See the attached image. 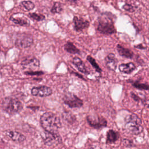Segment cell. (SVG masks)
Segmentation results:
<instances>
[{
	"mask_svg": "<svg viewBox=\"0 0 149 149\" xmlns=\"http://www.w3.org/2000/svg\"><path fill=\"white\" fill-rule=\"evenodd\" d=\"M115 16L110 12L103 13L100 16L95 23V27L98 31L102 34L110 35L116 32L114 26Z\"/></svg>",
	"mask_w": 149,
	"mask_h": 149,
	"instance_id": "6da1fadb",
	"label": "cell"
},
{
	"mask_svg": "<svg viewBox=\"0 0 149 149\" xmlns=\"http://www.w3.org/2000/svg\"><path fill=\"white\" fill-rule=\"evenodd\" d=\"M40 123L44 130L49 133H57L61 127L59 118L51 112H46L41 116Z\"/></svg>",
	"mask_w": 149,
	"mask_h": 149,
	"instance_id": "7a4b0ae2",
	"label": "cell"
},
{
	"mask_svg": "<svg viewBox=\"0 0 149 149\" xmlns=\"http://www.w3.org/2000/svg\"><path fill=\"white\" fill-rule=\"evenodd\" d=\"M141 119L136 114L132 113L126 116L125 119L124 127L125 130L134 135H138L143 130Z\"/></svg>",
	"mask_w": 149,
	"mask_h": 149,
	"instance_id": "3957f363",
	"label": "cell"
},
{
	"mask_svg": "<svg viewBox=\"0 0 149 149\" xmlns=\"http://www.w3.org/2000/svg\"><path fill=\"white\" fill-rule=\"evenodd\" d=\"M2 107L6 113L13 115L21 111L23 109V104L16 98L6 97L2 102Z\"/></svg>",
	"mask_w": 149,
	"mask_h": 149,
	"instance_id": "277c9868",
	"label": "cell"
},
{
	"mask_svg": "<svg viewBox=\"0 0 149 149\" xmlns=\"http://www.w3.org/2000/svg\"><path fill=\"white\" fill-rule=\"evenodd\" d=\"M63 100L66 105L72 108L81 107L83 104V101L80 98L71 93L66 94L63 98Z\"/></svg>",
	"mask_w": 149,
	"mask_h": 149,
	"instance_id": "5b68a950",
	"label": "cell"
},
{
	"mask_svg": "<svg viewBox=\"0 0 149 149\" xmlns=\"http://www.w3.org/2000/svg\"><path fill=\"white\" fill-rule=\"evenodd\" d=\"M41 137L43 139L44 143L45 145L48 146H56L61 142V137L58 133H52L45 131Z\"/></svg>",
	"mask_w": 149,
	"mask_h": 149,
	"instance_id": "8992f818",
	"label": "cell"
},
{
	"mask_svg": "<svg viewBox=\"0 0 149 149\" xmlns=\"http://www.w3.org/2000/svg\"><path fill=\"white\" fill-rule=\"evenodd\" d=\"M88 123L93 127L100 129L107 126V120L102 116L98 115H89L87 118Z\"/></svg>",
	"mask_w": 149,
	"mask_h": 149,
	"instance_id": "52a82bcc",
	"label": "cell"
},
{
	"mask_svg": "<svg viewBox=\"0 0 149 149\" xmlns=\"http://www.w3.org/2000/svg\"><path fill=\"white\" fill-rule=\"evenodd\" d=\"M33 43V38L31 36L22 34L18 37L16 40V45L21 48L30 47Z\"/></svg>",
	"mask_w": 149,
	"mask_h": 149,
	"instance_id": "ba28073f",
	"label": "cell"
},
{
	"mask_svg": "<svg viewBox=\"0 0 149 149\" xmlns=\"http://www.w3.org/2000/svg\"><path fill=\"white\" fill-rule=\"evenodd\" d=\"M31 93L34 96H38L41 97H45L49 96L52 94V89L46 86H40L38 87H34L31 90Z\"/></svg>",
	"mask_w": 149,
	"mask_h": 149,
	"instance_id": "9c48e42d",
	"label": "cell"
},
{
	"mask_svg": "<svg viewBox=\"0 0 149 149\" xmlns=\"http://www.w3.org/2000/svg\"><path fill=\"white\" fill-rule=\"evenodd\" d=\"M73 28L76 31H82L83 30L88 27L90 25L89 22L82 17H78L74 16L73 19Z\"/></svg>",
	"mask_w": 149,
	"mask_h": 149,
	"instance_id": "30bf717a",
	"label": "cell"
},
{
	"mask_svg": "<svg viewBox=\"0 0 149 149\" xmlns=\"http://www.w3.org/2000/svg\"><path fill=\"white\" fill-rule=\"evenodd\" d=\"M22 66L24 69H35L40 66V61L36 57L24 59L22 62Z\"/></svg>",
	"mask_w": 149,
	"mask_h": 149,
	"instance_id": "8fae6325",
	"label": "cell"
},
{
	"mask_svg": "<svg viewBox=\"0 0 149 149\" xmlns=\"http://www.w3.org/2000/svg\"><path fill=\"white\" fill-rule=\"evenodd\" d=\"M105 62L107 67L111 70H115L117 67L118 60L115 55L112 53H109L105 58Z\"/></svg>",
	"mask_w": 149,
	"mask_h": 149,
	"instance_id": "7c38bea8",
	"label": "cell"
},
{
	"mask_svg": "<svg viewBox=\"0 0 149 149\" xmlns=\"http://www.w3.org/2000/svg\"><path fill=\"white\" fill-rule=\"evenodd\" d=\"M6 133L7 136L13 141L17 143H21L26 140V137L23 134L16 131L9 130Z\"/></svg>",
	"mask_w": 149,
	"mask_h": 149,
	"instance_id": "4fadbf2b",
	"label": "cell"
},
{
	"mask_svg": "<svg viewBox=\"0 0 149 149\" xmlns=\"http://www.w3.org/2000/svg\"><path fill=\"white\" fill-rule=\"evenodd\" d=\"M116 49L119 54L122 57L128 59H132L133 57V52L130 49L125 48L120 44L117 45Z\"/></svg>",
	"mask_w": 149,
	"mask_h": 149,
	"instance_id": "5bb4252c",
	"label": "cell"
},
{
	"mask_svg": "<svg viewBox=\"0 0 149 149\" xmlns=\"http://www.w3.org/2000/svg\"><path fill=\"white\" fill-rule=\"evenodd\" d=\"M73 65L77 68V69L81 73H84V74H88L89 72L87 70L84 62L82 61V60L79 58V57H74L73 59Z\"/></svg>",
	"mask_w": 149,
	"mask_h": 149,
	"instance_id": "9a60e30c",
	"label": "cell"
},
{
	"mask_svg": "<svg viewBox=\"0 0 149 149\" xmlns=\"http://www.w3.org/2000/svg\"><path fill=\"white\" fill-rule=\"evenodd\" d=\"M118 68L120 72L130 74L136 69V67L133 62H128L127 63H122L119 65Z\"/></svg>",
	"mask_w": 149,
	"mask_h": 149,
	"instance_id": "2e32d148",
	"label": "cell"
},
{
	"mask_svg": "<svg viewBox=\"0 0 149 149\" xmlns=\"http://www.w3.org/2000/svg\"><path fill=\"white\" fill-rule=\"evenodd\" d=\"M119 134L113 130H109L107 133V143H113L118 140Z\"/></svg>",
	"mask_w": 149,
	"mask_h": 149,
	"instance_id": "e0dca14e",
	"label": "cell"
},
{
	"mask_svg": "<svg viewBox=\"0 0 149 149\" xmlns=\"http://www.w3.org/2000/svg\"><path fill=\"white\" fill-rule=\"evenodd\" d=\"M64 49L72 54H79L80 50L70 41H68L64 45Z\"/></svg>",
	"mask_w": 149,
	"mask_h": 149,
	"instance_id": "ac0fdd59",
	"label": "cell"
},
{
	"mask_svg": "<svg viewBox=\"0 0 149 149\" xmlns=\"http://www.w3.org/2000/svg\"><path fill=\"white\" fill-rule=\"evenodd\" d=\"M10 19L16 24H18L22 26H27L30 24L29 22L26 19L22 18V17H14L12 16L10 17Z\"/></svg>",
	"mask_w": 149,
	"mask_h": 149,
	"instance_id": "d6986e66",
	"label": "cell"
},
{
	"mask_svg": "<svg viewBox=\"0 0 149 149\" xmlns=\"http://www.w3.org/2000/svg\"><path fill=\"white\" fill-rule=\"evenodd\" d=\"M62 117H63V119H64V120H66V122H67L70 125H72V124L74 123L76 121L75 116H74L70 112H65L63 114Z\"/></svg>",
	"mask_w": 149,
	"mask_h": 149,
	"instance_id": "ffe728a7",
	"label": "cell"
},
{
	"mask_svg": "<svg viewBox=\"0 0 149 149\" xmlns=\"http://www.w3.org/2000/svg\"><path fill=\"white\" fill-rule=\"evenodd\" d=\"M87 60L90 63V64L92 65V66L95 69V70L98 72V73H101L102 72L101 69L100 68V67L99 66V65L97 63L95 60L94 58H93L92 56H91L90 55H88L87 56Z\"/></svg>",
	"mask_w": 149,
	"mask_h": 149,
	"instance_id": "44dd1931",
	"label": "cell"
},
{
	"mask_svg": "<svg viewBox=\"0 0 149 149\" xmlns=\"http://www.w3.org/2000/svg\"><path fill=\"white\" fill-rule=\"evenodd\" d=\"M62 10L63 9L61 4L59 2H55L51 9V12L52 13H59L62 11Z\"/></svg>",
	"mask_w": 149,
	"mask_h": 149,
	"instance_id": "7402d4cb",
	"label": "cell"
},
{
	"mask_svg": "<svg viewBox=\"0 0 149 149\" xmlns=\"http://www.w3.org/2000/svg\"><path fill=\"white\" fill-rule=\"evenodd\" d=\"M29 17L33 20L36 21H42L45 19V16L41 14H37L36 13H30L28 15Z\"/></svg>",
	"mask_w": 149,
	"mask_h": 149,
	"instance_id": "603a6c76",
	"label": "cell"
},
{
	"mask_svg": "<svg viewBox=\"0 0 149 149\" xmlns=\"http://www.w3.org/2000/svg\"><path fill=\"white\" fill-rule=\"evenodd\" d=\"M133 86L135 88L140 90H148V85L147 84L145 83H141L138 81H134L132 84Z\"/></svg>",
	"mask_w": 149,
	"mask_h": 149,
	"instance_id": "cb8c5ba5",
	"label": "cell"
},
{
	"mask_svg": "<svg viewBox=\"0 0 149 149\" xmlns=\"http://www.w3.org/2000/svg\"><path fill=\"white\" fill-rule=\"evenodd\" d=\"M21 3L23 6V7L27 10H33L35 7L34 3L30 1H23L21 2Z\"/></svg>",
	"mask_w": 149,
	"mask_h": 149,
	"instance_id": "d4e9b609",
	"label": "cell"
},
{
	"mask_svg": "<svg viewBox=\"0 0 149 149\" xmlns=\"http://www.w3.org/2000/svg\"><path fill=\"white\" fill-rule=\"evenodd\" d=\"M122 8H123V9L129 12H133L135 10L134 8V7L133 6H132L130 4H127V3H126V4L123 5Z\"/></svg>",
	"mask_w": 149,
	"mask_h": 149,
	"instance_id": "484cf974",
	"label": "cell"
},
{
	"mask_svg": "<svg viewBox=\"0 0 149 149\" xmlns=\"http://www.w3.org/2000/svg\"><path fill=\"white\" fill-rule=\"evenodd\" d=\"M26 74L31 76H40L43 74L44 73L42 71H27L24 73Z\"/></svg>",
	"mask_w": 149,
	"mask_h": 149,
	"instance_id": "4316f807",
	"label": "cell"
},
{
	"mask_svg": "<svg viewBox=\"0 0 149 149\" xmlns=\"http://www.w3.org/2000/svg\"><path fill=\"white\" fill-rule=\"evenodd\" d=\"M123 144L124 146H125L126 147H130V146H132L133 143L132 141H130L128 139H124L123 140Z\"/></svg>",
	"mask_w": 149,
	"mask_h": 149,
	"instance_id": "83f0119b",
	"label": "cell"
},
{
	"mask_svg": "<svg viewBox=\"0 0 149 149\" xmlns=\"http://www.w3.org/2000/svg\"><path fill=\"white\" fill-rule=\"evenodd\" d=\"M135 48H137V49H146L147 48V46L143 44H138L137 45H136L134 46Z\"/></svg>",
	"mask_w": 149,
	"mask_h": 149,
	"instance_id": "f1b7e54d",
	"label": "cell"
},
{
	"mask_svg": "<svg viewBox=\"0 0 149 149\" xmlns=\"http://www.w3.org/2000/svg\"><path fill=\"white\" fill-rule=\"evenodd\" d=\"M131 95H132V97L135 100V101H139V100H140V98H139V97L137 95H136V94H133V93L131 94Z\"/></svg>",
	"mask_w": 149,
	"mask_h": 149,
	"instance_id": "f546056e",
	"label": "cell"
},
{
	"mask_svg": "<svg viewBox=\"0 0 149 149\" xmlns=\"http://www.w3.org/2000/svg\"><path fill=\"white\" fill-rule=\"evenodd\" d=\"M68 2H72V3H76L77 2V0H66Z\"/></svg>",
	"mask_w": 149,
	"mask_h": 149,
	"instance_id": "4dcf8cb0",
	"label": "cell"
},
{
	"mask_svg": "<svg viewBox=\"0 0 149 149\" xmlns=\"http://www.w3.org/2000/svg\"><path fill=\"white\" fill-rule=\"evenodd\" d=\"M90 149H94V148H90Z\"/></svg>",
	"mask_w": 149,
	"mask_h": 149,
	"instance_id": "1f68e13d",
	"label": "cell"
}]
</instances>
